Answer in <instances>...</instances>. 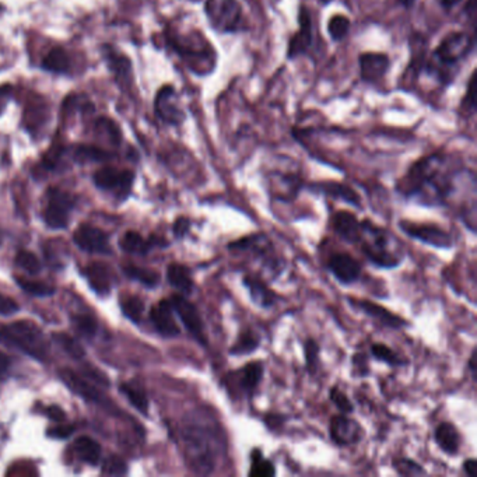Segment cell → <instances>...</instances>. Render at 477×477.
I'll return each instance as SVG.
<instances>
[{
  "instance_id": "cell-34",
  "label": "cell",
  "mask_w": 477,
  "mask_h": 477,
  "mask_svg": "<svg viewBox=\"0 0 477 477\" xmlns=\"http://www.w3.org/2000/svg\"><path fill=\"white\" fill-rule=\"evenodd\" d=\"M476 70H473L468 87H466V93L461 101V114L466 118L473 117L476 113V91H477V80H476Z\"/></svg>"
},
{
  "instance_id": "cell-35",
  "label": "cell",
  "mask_w": 477,
  "mask_h": 477,
  "mask_svg": "<svg viewBox=\"0 0 477 477\" xmlns=\"http://www.w3.org/2000/svg\"><path fill=\"white\" fill-rule=\"evenodd\" d=\"M371 355L375 360L385 362L390 367H403V365L407 364V360L399 357L390 348H388L382 343H374L371 346Z\"/></svg>"
},
{
  "instance_id": "cell-26",
  "label": "cell",
  "mask_w": 477,
  "mask_h": 477,
  "mask_svg": "<svg viewBox=\"0 0 477 477\" xmlns=\"http://www.w3.org/2000/svg\"><path fill=\"white\" fill-rule=\"evenodd\" d=\"M167 279L172 287L179 290L182 294H191L193 291V279L191 270L179 263H172L167 269Z\"/></svg>"
},
{
  "instance_id": "cell-22",
  "label": "cell",
  "mask_w": 477,
  "mask_h": 477,
  "mask_svg": "<svg viewBox=\"0 0 477 477\" xmlns=\"http://www.w3.org/2000/svg\"><path fill=\"white\" fill-rule=\"evenodd\" d=\"M335 233L349 243H357L362 238V223L350 212H339L333 217Z\"/></svg>"
},
{
  "instance_id": "cell-1",
  "label": "cell",
  "mask_w": 477,
  "mask_h": 477,
  "mask_svg": "<svg viewBox=\"0 0 477 477\" xmlns=\"http://www.w3.org/2000/svg\"><path fill=\"white\" fill-rule=\"evenodd\" d=\"M182 437L189 468L198 475H212L227 450L222 424L209 412L199 410L188 416Z\"/></svg>"
},
{
  "instance_id": "cell-36",
  "label": "cell",
  "mask_w": 477,
  "mask_h": 477,
  "mask_svg": "<svg viewBox=\"0 0 477 477\" xmlns=\"http://www.w3.org/2000/svg\"><path fill=\"white\" fill-rule=\"evenodd\" d=\"M276 475V469L273 464L265 458H262L260 451L255 450L252 452V465L249 469L250 477H270Z\"/></svg>"
},
{
  "instance_id": "cell-43",
  "label": "cell",
  "mask_w": 477,
  "mask_h": 477,
  "mask_svg": "<svg viewBox=\"0 0 477 477\" xmlns=\"http://www.w3.org/2000/svg\"><path fill=\"white\" fill-rule=\"evenodd\" d=\"M15 263L30 274H37L41 272V262L30 250H20L15 256Z\"/></svg>"
},
{
  "instance_id": "cell-37",
  "label": "cell",
  "mask_w": 477,
  "mask_h": 477,
  "mask_svg": "<svg viewBox=\"0 0 477 477\" xmlns=\"http://www.w3.org/2000/svg\"><path fill=\"white\" fill-rule=\"evenodd\" d=\"M125 273L127 274V277L137 280L139 283L147 286V287H155L160 283V276L158 273L148 270V269H143V267H136V266H129L123 269Z\"/></svg>"
},
{
  "instance_id": "cell-28",
  "label": "cell",
  "mask_w": 477,
  "mask_h": 477,
  "mask_svg": "<svg viewBox=\"0 0 477 477\" xmlns=\"http://www.w3.org/2000/svg\"><path fill=\"white\" fill-rule=\"evenodd\" d=\"M42 69L53 73H68L70 70L69 55L62 48H53L44 59Z\"/></svg>"
},
{
  "instance_id": "cell-9",
  "label": "cell",
  "mask_w": 477,
  "mask_h": 477,
  "mask_svg": "<svg viewBox=\"0 0 477 477\" xmlns=\"http://www.w3.org/2000/svg\"><path fill=\"white\" fill-rule=\"evenodd\" d=\"M73 199L69 193L51 189L48 193V205L45 209V222L51 229H65L69 223V216L73 209Z\"/></svg>"
},
{
  "instance_id": "cell-3",
  "label": "cell",
  "mask_w": 477,
  "mask_h": 477,
  "mask_svg": "<svg viewBox=\"0 0 477 477\" xmlns=\"http://www.w3.org/2000/svg\"><path fill=\"white\" fill-rule=\"evenodd\" d=\"M475 46L473 35L465 31L451 32L441 39L424 69L437 82L450 86L461 70V65L473 53Z\"/></svg>"
},
{
  "instance_id": "cell-53",
  "label": "cell",
  "mask_w": 477,
  "mask_h": 477,
  "mask_svg": "<svg viewBox=\"0 0 477 477\" xmlns=\"http://www.w3.org/2000/svg\"><path fill=\"white\" fill-rule=\"evenodd\" d=\"M8 367H10V358L0 352V381L4 378Z\"/></svg>"
},
{
  "instance_id": "cell-13",
  "label": "cell",
  "mask_w": 477,
  "mask_h": 477,
  "mask_svg": "<svg viewBox=\"0 0 477 477\" xmlns=\"http://www.w3.org/2000/svg\"><path fill=\"white\" fill-rule=\"evenodd\" d=\"M360 77L367 84H376L389 72L390 58L381 52H364L358 56Z\"/></svg>"
},
{
  "instance_id": "cell-49",
  "label": "cell",
  "mask_w": 477,
  "mask_h": 477,
  "mask_svg": "<svg viewBox=\"0 0 477 477\" xmlns=\"http://www.w3.org/2000/svg\"><path fill=\"white\" fill-rule=\"evenodd\" d=\"M73 433H75V426L63 424V426H58V427H55V428H51V430L48 431V435L52 437V438L65 440V438H69Z\"/></svg>"
},
{
  "instance_id": "cell-46",
  "label": "cell",
  "mask_w": 477,
  "mask_h": 477,
  "mask_svg": "<svg viewBox=\"0 0 477 477\" xmlns=\"http://www.w3.org/2000/svg\"><path fill=\"white\" fill-rule=\"evenodd\" d=\"M104 473L113 476H122L127 473V466L120 457H110L104 462Z\"/></svg>"
},
{
  "instance_id": "cell-4",
  "label": "cell",
  "mask_w": 477,
  "mask_h": 477,
  "mask_svg": "<svg viewBox=\"0 0 477 477\" xmlns=\"http://www.w3.org/2000/svg\"><path fill=\"white\" fill-rule=\"evenodd\" d=\"M0 342L39 361H44L48 356V346L41 331L30 321H18L0 326Z\"/></svg>"
},
{
  "instance_id": "cell-25",
  "label": "cell",
  "mask_w": 477,
  "mask_h": 477,
  "mask_svg": "<svg viewBox=\"0 0 477 477\" xmlns=\"http://www.w3.org/2000/svg\"><path fill=\"white\" fill-rule=\"evenodd\" d=\"M263 364L260 361L248 362L239 371V388L246 395H253L263 378Z\"/></svg>"
},
{
  "instance_id": "cell-38",
  "label": "cell",
  "mask_w": 477,
  "mask_h": 477,
  "mask_svg": "<svg viewBox=\"0 0 477 477\" xmlns=\"http://www.w3.org/2000/svg\"><path fill=\"white\" fill-rule=\"evenodd\" d=\"M52 338L70 357L76 358V360L84 357V349L82 348V345L76 339L69 336L68 333H62V332L53 333Z\"/></svg>"
},
{
  "instance_id": "cell-47",
  "label": "cell",
  "mask_w": 477,
  "mask_h": 477,
  "mask_svg": "<svg viewBox=\"0 0 477 477\" xmlns=\"http://www.w3.org/2000/svg\"><path fill=\"white\" fill-rule=\"evenodd\" d=\"M15 312H18V304L14 300H11L7 295H3L0 293V315L8 317V315H13Z\"/></svg>"
},
{
  "instance_id": "cell-29",
  "label": "cell",
  "mask_w": 477,
  "mask_h": 477,
  "mask_svg": "<svg viewBox=\"0 0 477 477\" xmlns=\"http://www.w3.org/2000/svg\"><path fill=\"white\" fill-rule=\"evenodd\" d=\"M260 343V338L253 331H243L239 333L238 339L230 349L231 356H248L253 353Z\"/></svg>"
},
{
  "instance_id": "cell-19",
  "label": "cell",
  "mask_w": 477,
  "mask_h": 477,
  "mask_svg": "<svg viewBox=\"0 0 477 477\" xmlns=\"http://www.w3.org/2000/svg\"><path fill=\"white\" fill-rule=\"evenodd\" d=\"M133 179L134 175L132 171H118L111 167L103 168L94 174V184L104 191L120 189V192H127Z\"/></svg>"
},
{
  "instance_id": "cell-58",
  "label": "cell",
  "mask_w": 477,
  "mask_h": 477,
  "mask_svg": "<svg viewBox=\"0 0 477 477\" xmlns=\"http://www.w3.org/2000/svg\"><path fill=\"white\" fill-rule=\"evenodd\" d=\"M333 0H319V3L322 4V6H328V4H331Z\"/></svg>"
},
{
  "instance_id": "cell-41",
  "label": "cell",
  "mask_w": 477,
  "mask_h": 477,
  "mask_svg": "<svg viewBox=\"0 0 477 477\" xmlns=\"http://www.w3.org/2000/svg\"><path fill=\"white\" fill-rule=\"evenodd\" d=\"M15 281L24 291H27L28 294L35 295V297H48V295H52L55 293V288H52L51 286H48L42 281L28 280V279H24V277L17 279Z\"/></svg>"
},
{
  "instance_id": "cell-20",
  "label": "cell",
  "mask_w": 477,
  "mask_h": 477,
  "mask_svg": "<svg viewBox=\"0 0 477 477\" xmlns=\"http://www.w3.org/2000/svg\"><path fill=\"white\" fill-rule=\"evenodd\" d=\"M58 375L62 379V382L66 383V386L76 395L82 396L83 399L89 402L103 403V395L100 393V390L94 388L90 382H87L84 378H82L79 374H76L75 371L69 368H61L58 371Z\"/></svg>"
},
{
  "instance_id": "cell-27",
  "label": "cell",
  "mask_w": 477,
  "mask_h": 477,
  "mask_svg": "<svg viewBox=\"0 0 477 477\" xmlns=\"http://www.w3.org/2000/svg\"><path fill=\"white\" fill-rule=\"evenodd\" d=\"M75 450H76L77 455L84 462H87L89 465H93V466L98 465V462L101 459V447L93 438H90V437H80L75 443Z\"/></svg>"
},
{
  "instance_id": "cell-21",
  "label": "cell",
  "mask_w": 477,
  "mask_h": 477,
  "mask_svg": "<svg viewBox=\"0 0 477 477\" xmlns=\"http://www.w3.org/2000/svg\"><path fill=\"white\" fill-rule=\"evenodd\" d=\"M307 188L315 193H322L325 196L343 201L348 205H352L356 208L361 206V201H360L357 192L352 189L349 185L335 182V181H325V182L311 184Z\"/></svg>"
},
{
  "instance_id": "cell-55",
  "label": "cell",
  "mask_w": 477,
  "mask_h": 477,
  "mask_svg": "<svg viewBox=\"0 0 477 477\" xmlns=\"http://www.w3.org/2000/svg\"><path fill=\"white\" fill-rule=\"evenodd\" d=\"M462 0H440V4L441 7L445 10V11H451L452 8H455Z\"/></svg>"
},
{
  "instance_id": "cell-52",
  "label": "cell",
  "mask_w": 477,
  "mask_h": 477,
  "mask_svg": "<svg viewBox=\"0 0 477 477\" xmlns=\"http://www.w3.org/2000/svg\"><path fill=\"white\" fill-rule=\"evenodd\" d=\"M353 364L356 365V372L360 375H367L368 374V365H367V357L362 355H357L353 357Z\"/></svg>"
},
{
  "instance_id": "cell-23",
  "label": "cell",
  "mask_w": 477,
  "mask_h": 477,
  "mask_svg": "<svg viewBox=\"0 0 477 477\" xmlns=\"http://www.w3.org/2000/svg\"><path fill=\"white\" fill-rule=\"evenodd\" d=\"M434 440L441 451L454 457L461 450V434L451 423H441L434 431Z\"/></svg>"
},
{
  "instance_id": "cell-31",
  "label": "cell",
  "mask_w": 477,
  "mask_h": 477,
  "mask_svg": "<svg viewBox=\"0 0 477 477\" xmlns=\"http://www.w3.org/2000/svg\"><path fill=\"white\" fill-rule=\"evenodd\" d=\"M155 242L153 239L146 241L136 231H127L120 239V248L129 253H146Z\"/></svg>"
},
{
  "instance_id": "cell-8",
  "label": "cell",
  "mask_w": 477,
  "mask_h": 477,
  "mask_svg": "<svg viewBox=\"0 0 477 477\" xmlns=\"http://www.w3.org/2000/svg\"><path fill=\"white\" fill-rule=\"evenodd\" d=\"M399 229L409 237L421 241L423 243L431 245L434 248H451L454 239L451 234L435 224L426 223H413V222H400Z\"/></svg>"
},
{
  "instance_id": "cell-50",
  "label": "cell",
  "mask_w": 477,
  "mask_h": 477,
  "mask_svg": "<svg viewBox=\"0 0 477 477\" xmlns=\"http://www.w3.org/2000/svg\"><path fill=\"white\" fill-rule=\"evenodd\" d=\"M189 227H191V222L185 217H179L174 224V234L178 238H182L189 231Z\"/></svg>"
},
{
  "instance_id": "cell-15",
  "label": "cell",
  "mask_w": 477,
  "mask_h": 477,
  "mask_svg": "<svg viewBox=\"0 0 477 477\" xmlns=\"http://www.w3.org/2000/svg\"><path fill=\"white\" fill-rule=\"evenodd\" d=\"M73 239L80 249L90 253H110L111 250L107 234L103 230L89 224L80 226L76 230Z\"/></svg>"
},
{
  "instance_id": "cell-10",
  "label": "cell",
  "mask_w": 477,
  "mask_h": 477,
  "mask_svg": "<svg viewBox=\"0 0 477 477\" xmlns=\"http://www.w3.org/2000/svg\"><path fill=\"white\" fill-rule=\"evenodd\" d=\"M174 312L179 317L184 326L188 329V332L201 343L206 345L208 339L205 335V325L199 315L198 308L185 297L182 295H172L170 300Z\"/></svg>"
},
{
  "instance_id": "cell-11",
  "label": "cell",
  "mask_w": 477,
  "mask_h": 477,
  "mask_svg": "<svg viewBox=\"0 0 477 477\" xmlns=\"http://www.w3.org/2000/svg\"><path fill=\"white\" fill-rule=\"evenodd\" d=\"M155 114L165 123L179 126L185 120V113L179 106L178 94L172 86H164L155 97Z\"/></svg>"
},
{
  "instance_id": "cell-16",
  "label": "cell",
  "mask_w": 477,
  "mask_h": 477,
  "mask_svg": "<svg viewBox=\"0 0 477 477\" xmlns=\"http://www.w3.org/2000/svg\"><path fill=\"white\" fill-rule=\"evenodd\" d=\"M150 319L155 331L164 338H177L181 329L174 318V310L170 301H160L150 311Z\"/></svg>"
},
{
  "instance_id": "cell-33",
  "label": "cell",
  "mask_w": 477,
  "mask_h": 477,
  "mask_svg": "<svg viewBox=\"0 0 477 477\" xmlns=\"http://www.w3.org/2000/svg\"><path fill=\"white\" fill-rule=\"evenodd\" d=\"M350 27H352V23L349 17L343 14H335L329 18L328 34L333 42H341L348 37Z\"/></svg>"
},
{
  "instance_id": "cell-2",
  "label": "cell",
  "mask_w": 477,
  "mask_h": 477,
  "mask_svg": "<svg viewBox=\"0 0 477 477\" xmlns=\"http://www.w3.org/2000/svg\"><path fill=\"white\" fill-rule=\"evenodd\" d=\"M457 177V172L447 171V157L437 153L416 161L398 184V191L423 205H444L455 191Z\"/></svg>"
},
{
  "instance_id": "cell-7",
  "label": "cell",
  "mask_w": 477,
  "mask_h": 477,
  "mask_svg": "<svg viewBox=\"0 0 477 477\" xmlns=\"http://www.w3.org/2000/svg\"><path fill=\"white\" fill-rule=\"evenodd\" d=\"M205 13L216 32L237 34L246 30L238 0H206Z\"/></svg>"
},
{
  "instance_id": "cell-45",
  "label": "cell",
  "mask_w": 477,
  "mask_h": 477,
  "mask_svg": "<svg viewBox=\"0 0 477 477\" xmlns=\"http://www.w3.org/2000/svg\"><path fill=\"white\" fill-rule=\"evenodd\" d=\"M304 352H305V360H307V367L311 372H314L318 367V361H319V346L317 345V342L314 339H308L305 342L304 346Z\"/></svg>"
},
{
  "instance_id": "cell-24",
  "label": "cell",
  "mask_w": 477,
  "mask_h": 477,
  "mask_svg": "<svg viewBox=\"0 0 477 477\" xmlns=\"http://www.w3.org/2000/svg\"><path fill=\"white\" fill-rule=\"evenodd\" d=\"M243 286L249 291V295L256 305L262 308H270L276 304V294L262 280L246 277L243 279Z\"/></svg>"
},
{
  "instance_id": "cell-39",
  "label": "cell",
  "mask_w": 477,
  "mask_h": 477,
  "mask_svg": "<svg viewBox=\"0 0 477 477\" xmlns=\"http://www.w3.org/2000/svg\"><path fill=\"white\" fill-rule=\"evenodd\" d=\"M392 466L400 476H421L427 473L421 465L409 458H395Z\"/></svg>"
},
{
  "instance_id": "cell-14",
  "label": "cell",
  "mask_w": 477,
  "mask_h": 477,
  "mask_svg": "<svg viewBox=\"0 0 477 477\" xmlns=\"http://www.w3.org/2000/svg\"><path fill=\"white\" fill-rule=\"evenodd\" d=\"M331 440L341 447H349L357 444L362 438V428L356 420L348 417L346 414H339L332 417L329 424Z\"/></svg>"
},
{
  "instance_id": "cell-51",
  "label": "cell",
  "mask_w": 477,
  "mask_h": 477,
  "mask_svg": "<svg viewBox=\"0 0 477 477\" xmlns=\"http://www.w3.org/2000/svg\"><path fill=\"white\" fill-rule=\"evenodd\" d=\"M46 414H48V417H49L51 420H53V421H63V420L66 419L65 412H63L62 407H59V406H49V407L46 409Z\"/></svg>"
},
{
  "instance_id": "cell-5",
  "label": "cell",
  "mask_w": 477,
  "mask_h": 477,
  "mask_svg": "<svg viewBox=\"0 0 477 477\" xmlns=\"http://www.w3.org/2000/svg\"><path fill=\"white\" fill-rule=\"evenodd\" d=\"M174 48L191 70L199 76H208L217 65V53L213 45L201 32L174 39Z\"/></svg>"
},
{
  "instance_id": "cell-48",
  "label": "cell",
  "mask_w": 477,
  "mask_h": 477,
  "mask_svg": "<svg viewBox=\"0 0 477 477\" xmlns=\"http://www.w3.org/2000/svg\"><path fill=\"white\" fill-rule=\"evenodd\" d=\"M79 155L83 157V158H87V160H94V161H101V160H106L108 157V154L106 151H101V150L94 148V147H82L79 150Z\"/></svg>"
},
{
  "instance_id": "cell-44",
  "label": "cell",
  "mask_w": 477,
  "mask_h": 477,
  "mask_svg": "<svg viewBox=\"0 0 477 477\" xmlns=\"http://www.w3.org/2000/svg\"><path fill=\"white\" fill-rule=\"evenodd\" d=\"M329 398H331L332 403L338 407V410H341L343 414H350V413L355 412L353 403L350 402L348 395L343 393L341 389L332 388L331 392H329Z\"/></svg>"
},
{
  "instance_id": "cell-56",
  "label": "cell",
  "mask_w": 477,
  "mask_h": 477,
  "mask_svg": "<svg viewBox=\"0 0 477 477\" xmlns=\"http://www.w3.org/2000/svg\"><path fill=\"white\" fill-rule=\"evenodd\" d=\"M476 349H473V352H472V355H471V358H469V362H468V365H469V369H471V372H472V378H473V379H476Z\"/></svg>"
},
{
  "instance_id": "cell-59",
  "label": "cell",
  "mask_w": 477,
  "mask_h": 477,
  "mask_svg": "<svg viewBox=\"0 0 477 477\" xmlns=\"http://www.w3.org/2000/svg\"><path fill=\"white\" fill-rule=\"evenodd\" d=\"M0 243H1V234H0Z\"/></svg>"
},
{
  "instance_id": "cell-30",
  "label": "cell",
  "mask_w": 477,
  "mask_h": 477,
  "mask_svg": "<svg viewBox=\"0 0 477 477\" xmlns=\"http://www.w3.org/2000/svg\"><path fill=\"white\" fill-rule=\"evenodd\" d=\"M120 390L122 395L127 398L130 405L136 407L141 414L144 416L148 414V399L143 389H140L139 386L129 385V383H120Z\"/></svg>"
},
{
  "instance_id": "cell-6",
  "label": "cell",
  "mask_w": 477,
  "mask_h": 477,
  "mask_svg": "<svg viewBox=\"0 0 477 477\" xmlns=\"http://www.w3.org/2000/svg\"><path fill=\"white\" fill-rule=\"evenodd\" d=\"M361 249L365 257L378 267H396L400 257L393 253L389 245V234L372 224L369 220L362 222Z\"/></svg>"
},
{
  "instance_id": "cell-40",
  "label": "cell",
  "mask_w": 477,
  "mask_h": 477,
  "mask_svg": "<svg viewBox=\"0 0 477 477\" xmlns=\"http://www.w3.org/2000/svg\"><path fill=\"white\" fill-rule=\"evenodd\" d=\"M120 308L126 318H129L134 324H139L144 311V304L137 297H129L120 301Z\"/></svg>"
},
{
  "instance_id": "cell-54",
  "label": "cell",
  "mask_w": 477,
  "mask_h": 477,
  "mask_svg": "<svg viewBox=\"0 0 477 477\" xmlns=\"http://www.w3.org/2000/svg\"><path fill=\"white\" fill-rule=\"evenodd\" d=\"M475 468H476V459H468L464 464V471L468 476H475Z\"/></svg>"
},
{
  "instance_id": "cell-17",
  "label": "cell",
  "mask_w": 477,
  "mask_h": 477,
  "mask_svg": "<svg viewBox=\"0 0 477 477\" xmlns=\"http://www.w3.org/2000/svg\"><path fill=\"white\" fill-rule=\"evenodd\" d=\"M329 270L342 284H353L361 276V265L349 253H335L329 259Z\"/></svg>"
},
{
  "instance_id": "cell-32",
  "label": "cell",
  "mask_w": 477,
  "mask_h": 477,
  "mask_svg": "<svg viewBox=\"0 0 477 477\" xmlns=\"http://www.w3.org/2000/svg\"><path fill=\"white\" fill-rule=\"evenodd\" d=\"M89 280L91 287L98 293V294H108L110 293V274L104 266L100 263H96L90 266L89 269Z\"/></svg>"
},
{
  "instance_id": "cell-42",
  "label": "cell",
  "mask_w": 477,
  "mask_h": 477,
  "mask_svg": "<svg viewBox=\"0 0 477 477\" xmlns=\"http://www.w3.org/2000/svg\"><path fill=\"white\" fill-rule=\"evenodd\" d=\"M75 329L84 338L91 339L97 333V322L90 315H75L72 318Z\"/></svg>"
},
{
  "instance_id": "cell-12",
  "label": "cell",
  "mask_w": 477,
  "mask_h": 477,
  "mask_svg": "<svg viewBox=\"0 0 477 477\" xmlns=\"http://www.w3.org/2000/svg\"><path fill=\"white\" fill-rule=\"evenodd\" d=\"M298 23L300 30L290 38L288 41V49H287V58L290 61L307 55L312 46L314 34H312V20L311 14L307 7L301 6L298 13Z\"/></svg>"
},
{
  "instance_id": "cell-57",
  "label": "cell",
  "mask_w": 477,
  "mask_h": 477,
  "mask_svg": "<svg viewBox=\"0 0 477 477\" xmlns=\"http://www.w3.org/2000/svg\"><path fill=\"white\" fill-rule=\"evenodd\" d=\"M398 1H399V4L403 6L405 8H410V7L414 6V3H416L417 0H398Z\"/></svg>"
},
{
  "instance_id": "cell-18",
  "label": "cell",
  "mask_w": 477,
  "mask_h": 477,
  "mask_svg": "<svg viewBox=\"0 0 477 477\" xmlns=\"http://www.w3.org/2000/svg\"><path fill=\"white\" fill-rule=\"evenodd\" d=\"M350 304L353 307H356L360 311H362L364 314H367L369 318L378 321L379 324H382L383 326L386 328H390V329H400L403 326L407 325V322L398 317L396 314L388 311L386 308L372 303V301H368V300H349Z\"/></svg>"
}]
</instances>
